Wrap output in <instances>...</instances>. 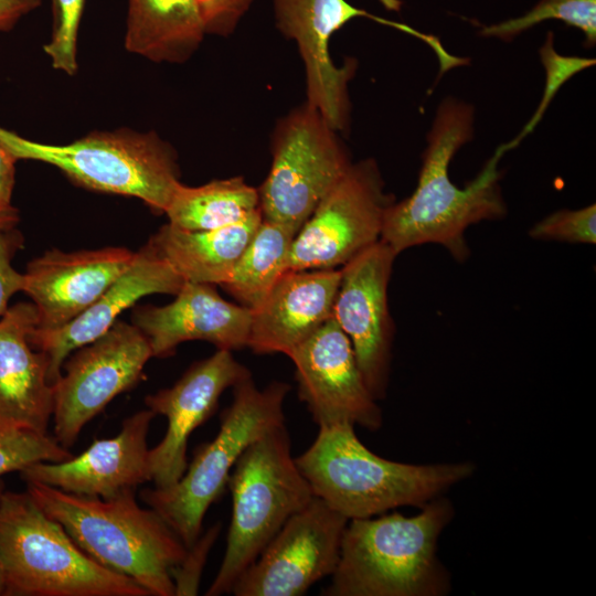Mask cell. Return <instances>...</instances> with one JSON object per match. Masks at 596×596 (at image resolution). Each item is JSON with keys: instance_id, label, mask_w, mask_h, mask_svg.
Instances as JSON below:
<instances>
[{"instance_id": "21", "label": "cell", "mask_w": 596, "mask_h": 596, "mask_svg": "<svg viewBox=\"0 0 596 596\" xmlns=\"http://www.w3.org/2000/svg\"><path fill=\"white\" fill-rule=\"evenodd\" d=\"M340 269L286 270L251 311L247 347L287 356L333 315Z\"/></svg>"}, {"instance_id": "18", "label": "cell", "mask_w": 596, "mask_h": 596, "mask_svg": "<svg viewBox=\"0 0 596 596\" xmlns=\"http://www.w3.org/2000/svg\"><path fill=\"white\" fill-rule=\"evenodd\" d=\"M126 247L63 252L54 248L31 260L23 288L38 315L36 329L61 328L86 310L134 262Z\"/></svg>"}, {"instance_id": "10", "label": "cell", "mask_w": 596, "mask_h": 596, "mask_svg": "<svg viewBox=\"0 0 596 596\" xmlns=\"http://www.w3.org/2000/svg\"><path fill=\"white\" fill-rule=\"evenodd\" d=\"M394 202L374 159L352 162L294 237L288 269L342 267L381 240Z\"/></svg>"}, {"instance_id": "12", "label": "cell", "mask_w": 596, "mask_h": 596, "mask_svg": "<svg viewBox=\"0 0 596 596\" xmlns=\"http://www.w3.org/2000/svg\"><path fill=\"white\" fill-rule=\"evenodd\" d=\"M273 8L277 29L296 42L304 62L306 103L318 109L327 124L338 132L349 128L351 105L348 83L356 70L354 58L337 66L329 54L331 36L344 24L365 17L416 36L434 53L441 50L438 38L371 14L347 0H273Z\"/></svg>"}, {"instance_id": "3", "label": "cell", "mask_w": 596, "mask_h": 596, "mask_svg": "<svg viewBox=\"0 0 596 596\" xmlns=\"http://www.w3.org/2000/svg\"><path fill=\"white\" fill-rule=\"evenodd\" d=\"M295 460L313 496L348 520L421 508L476 470L470 461L415 465L383 458L348 423L319 426L313 443Z\"/></svg>"}, {"instance_id": "17", "label": "cell", "mask_w": 596, "mask_h": 596, "mask_svg": "<svg viewBox=\"0 0 596 596\" xmlns=\"http://www.w3.org/2000/svg\"><path fill=\"white\" fill-rule=\"evenodd\" d=\"M155 416L149 408L139 411L124 419L115 437L96 439L81 455L63 461L30 465L19 471L20 477L25 482L102 499L135 490L151 480L147 437Z\"/></svg>"}, {"instance_id": "6", "label": "cell", "mask_w": 596, "mask_h": 596, "mask_svg": "<svg viewBox=\"0 0 596 596\" xmlns=\"http://www.w3.org/2000/svg\"><path fill=\"white\" fill-rule=\"evenodd\" d=\"M226 486L232 496L231 523L223 561L207 596L231 594L238 576L283 524L315 497L291 454L285 423L247 446Z\"/></svg>"}, {"instance_id": "11", "label": "cell", "mask_w": 596, "mask_h": 596, "mask_svg": "<svg viewBox=\"0 0 596 596\" xmlns=\"http://www.w3.org/2000/svg\"><path fill=\"white\" fill-rule=\"evenodd\" d=\"M150 358L151 348L143 333L120 320L73 351L54 384V438L64 448L72 447L91 419L139 383Z\"/></svg>"}, {"instance_id": "34", "label": "cell", "mask_w": 596, "mask_h": 596, "mask_svg": "<svg viewBox=\"0 0 596 596\" xmlns=\"http://www.w3.org/2000/svg\"><path fill=\"white\" fill-rule=\"evenodd\" d=\"M23 243L24 237L17 227L0 231V318L8 310L11 297L23 288V273L12 265Z\"/></svg>"}, {"instance_id": "31", "label": "cell", "mask_w": 596, "mask_h": 596, "mask_svg": "<svg viewBox=\"0 0 596 596\" xmlns=\"http://www.w3.org/2000/svg\"><path fill=\"white\" fill-rule=\"evenodd\" d=\"M540 56L546 71V82L542 103L540 104L536 113L529 121V124L524 127L522 132L513 140L503 145L507 151L517 147L520 141L533 130V128L542 117L546 106L550 104L551 99L562 86V84L565 83L574 74L590 67L596 62L595 58L563 56L556 53L553 46L552 32H549L546 34V40L540 49Z\"/></svg>"}, {"instance_id": "5", "label": "cell", "mask_w": 596, "mask_h": 596, "mask_svg": "<svg viewBox=\"0 0 596 596\" xmlns=\"http://www.w3.org/2000/svg\"><path fill=\"white\" fill-rule=\"evenodd\" d=\"M1 596H150L86 554L25 492L0 499Z\"/></svg>"}, {"instance_id": "29", "label": "cell", "mask_w": 596, "mask_h": 596, "mask_svg": "<svg viewBox=\"0 0 596 596\" xmlns=\"http://www.w3.org/2000/svg\"><path fill=\"white\" fill-rule=\"evenodd\" d=\"M85 0H54L55 28L44 45L52 66L74 75L77 72V33Z\"/></svg>"}, {"instance_id": "9", "label": "cell", "mask_w": 596, "mask_h": 596, "mask_svg": "<svg viewBox=\"0 0 596 596\" xmlns=\"http://www.w3.org/2000/svg\"><path fill=\"white\" fill-rule=\"evenodd\" d=\"M272 164L258 190L263 220L296 234L352 161L321 114L306 102L280 118L272 138Z\"/></svg>"}, {"instance_id": "33", "label": "cell", "mask_w": 596, "mask_h": 596, "mask_svg": "<svg viewBox=\"0 0 596 596\" xmlns=\"http://www.w3.org/2000/svg\"><path fill=\"white\" fill-rule=\"evenodd\" d=\"M205 34L228 36L254 0H194Z\"/></svg>"}, {"instance_id": "25", "label": "cell", "mask_w": 596, "mask_h": 596, "mask_svg": "<svg viewBox=\"0 0 596 596\" xmlns=\"http://www.w3.org/2000/svg\"><path fill=\"white\" fill-rule=\"evenodd\" d=\"M257 209L258 190L242 177H233L199 187L181 182L164 214L173 226L203 231L235 223Z\"/></svg>"}, {"instance_id": "27", "label": "cell", "mask_w": 596, "mask_h": 596, "mask_svg": "<svg viewBox=\"0 0 596 596\" xmlns=\"http://www.w3.org/2000/svg\"><path fill=\"white\" fill-rule=\"evenodd\" d=\"M560 20L584 34V46L596 44V0H540L521 17L483 26L482 36L511 42L521 33L546 20Z\"/></svg>"}, {"instance_id": "13", "label": "cell", "mask_w": 596, "mask_h": 596, "mask_svg": "<svg viewBox=\"0 0 596 596\" xmlns=\"http://www.w3.org/2000/svg\"><path fill=\"white\" fill-rule=\"evenodd\" d=\"M348 519L313 497L236 579L235 596H300L337 568Z\"/></svg>"}, {"instance_id": "35", "label": "cell", "mask_w": 596, "mask_h": 596, "mask_svg": "<svg viewBox=\"0 0 596 596\" xmlns=\"http://www.w3.org/2000/svg\"><path fill=\"white\" fill-rule=\"evenodd\" d=\"M41 4L42 0H0V33L11 31Z\"/></svg>"}, {"instance_id": "24", "label": "cell", "mask_w": 596, "mask_h": 596, "mask_svg": "<svg viewBox=\"0 0 596 596\" xmlns=\"http://www.w3.org/2000/svg\"><path fill=\"white\" fill-rule=\"evenodd\" d=\"M205 35L194 0H128L125 47L130 53L156 63H183Z\"/></svg>"}, {"instance_id": "28", "label": "cell", "mask_w": 596, "mask_h": 596, "mask_svg": "<svg viewBox=\"0 0 596 596\" xmlns=\"http://www.w3.org/2000/svg\"><path fill=\"white\" fill-rule=\"evenodd\" d=\"M73 457L54 436L22 427L0 428V478L40 461L58 462Z\"/></svg>"}, {"instance_id": "30", "label": "cell", "mask_w": 596, "mask_h": 596, "mask_svg": "<svg viewBox=\"0 0 596 596\" xmlns=\"http://www.w3.org/2000/svg\"><path fill=\"white\" fill-rule=\"evenodd\" d=\"M534 240L558 241L571 244H596V205L562 209L536 222L529 231Z\"/></svg>"}, {"instance_id": "32", "label": "cell", "mask_w": 596, "mask_h": 596, "mask_svg": "<svg viewBox=\"0 0 596 596\" xmlns=\"http://www.w3.org/2000/svg\"><path fill=\"white\" fill-rule=\"evenodd\" d=\"M221 531L216 523L187 550L183 560L172 570L171 577L174 584V596L196 595L202 570L207 555Z\"/></svg>"}, {"instance_id": "39", "label": "cell", "mask_w": 596, "mask_h": 596, "mask_svg": "<svg viewBox=\"0 0 596 596\" xmlns=\"http://www.w3.org/2000/svg\"><path fill=\"white\" fill-rule=\"evenodd\" d=\"M4 490H6L4 489V482L0 478V499H1V496H2ZM1 594H2V586H1V578H0V596H1Z\"/></svg>"}, {"instance_id": "15", "label": "cell", "mask_w": 596, "mask_h": 596, "mask_svg": "<svg viewBox=\"0 0 596 596\" xmlns=\"http://www.w3.org/2000/svg\"><path fill=\"white\" fill-rule=\"evenodd\" d=\"M298 395L318 426L340 423L371 432L381 428L382 411L362 376L352 344L331 317L289 355Z\"/></svg>"}, {"instance_id": "1", "label": "cell", "mask_w": 596, "mask_h": 596, "mask_svg": "<svg viewBox=\"0 0 596 596\" xmlns=\"http://www.w3.org/2000/svg\"><path fill=\"white\" fill-rule=\"evenodd\" d=\"M473 119L475 109L466 102L447 97L439 104L427 134L416 188L385 214L381 241L397 255L414 246L437 244L462 263L470 254L466 230L507 215L500 187L499 162L507 152L502 145L464 188L449 177L451 159L473 137Z\"/></svg>"}, {"instance_id": "20", "label": "cell", "mask_w": 596, "mask_h": 596, "mask_svg": "<svg viewBox=\"0 0 596 596\" xmlns=\"http://www.w3.org/2000/svg\"><path fill=\"white\" fill-rule=\"evenodd\" d=\"M184 280L148 242L136 252L131 265L79 316L54 330L34 328L31 345L45 353L49 381L55 384L62 366L76 349L104 334L120 313L152 294L177 295Z\"/></svg>"}, {"instance_id": "2", "label": "cell", "mask_w": 596, "mask_h": 596, "mask_svg": "<svg viewBox=\"0 0 596 596\" xmlns=\"http://www.w3.org/2000/svg\"><path fill=\"white\" fill-rule=\"evenodd\" d=\"M455 515L439 496L406 517L398 512L351 519L324 596H444L448 570L437 556L438 539Z\"/></svg>"}, {"instance_id": "23", "label": "cell", "mask_w": 596, "mask_h": 596, "mask_svg": "<svg viewBox=\"0 0 596 596\" xmlns=\"http://www.w3.org/2000/svg\"><path fill=\"white\" fill-rule=\"evenodd\" d=\"M262 221L257 209L212 230L189 231L167 223L148 242L184 281L221 286Z\"/></svg>"}, {"instance_id": "36", "label": "cell", "mask_w": 596, "mask_h": 596, "mask_svg": "<svg viewBox=\"0 0 596 596\" xmlns=\"http://www.w3.org/2000/svg\"><path fill=\"white\" fill-rule=\"evenodd\" d=\"M17 160L0 143V210L12 205V194L15 183Z\"/></svg>"}, {"instance_id": "26", "label": "cell", "mask_w": 596, "mask_h": 596, "mask_svg": "<svg viewBox=\"0 0 596 596\" xmlns=\"http://www.w3.org/2000/svg\"><path fill=\"white\" fill-rule=\"evenodd\" d=\"M295 236L287 226L263 220L221 287L238 305L256 309L288 270Z\"/></svg>"}, {"instance_id": "16", "label": "cell", "mask_w": 596, "mask_h": 596, "mask_svg": "<svg viewBox=\"0 0 596 596\" xmlns=\"http://www.w3.org/2000/svg\"><path fill=\"white\" fill-rule=\"evenodd\" d=\"M248 376L249 370L235 360L232 351L217 349L193 363L172 386L145 397L147 408L168 422L163 438L149 450L156 488L171 487L183 476L189 437L212 416L222 393Z\"/></svg>"}, {"instance_id": "37", "label": "cell", "mask_w": 596, "mask_h": 596, "mask_svg": "<svg viewBox=\"0 0 596 596\" xmlns=\"http://www.w3.org/2000/svg\"><path fill=\"white\" fill-rule=\"evenodd\" d=\"M20 221L19 210L11 206L6 210H0V231L14 228Z\"/></svg>"}, {"instance_id": "14", "label": "cell", "mask_w": 596, "mask_h": 596, "mask_svg": "<svg viewBox=\"0 0 596 596\" xmlns=\"http://www.w3.org/2000/svg\"><path fill=\"white\" fill-rule=\"evenodd\" d=\"M397 254L379 241L340 269L333 319L349 338L362 376L373 397L385 398L394 327L389 284Z\"/></svg>"}, {"instance_id": "8", "label": "cell", "mask_w": 596, "mask_h": 596, "mask_svg": "<svg viewBox=\"0 0 596 596\" xmlns=\"http://www.w3.org/2000/svg\"><path fill=\"white\" fill-rule=\"evenodd\" d=\"M285 382L257 387L252 376L233 386V401L221 414L220 429L201 445L183 476L171 487L145 489L141 500L157 511L190 547L202 533L209 507L223 493L243 451L268 429L284 424Z\"/></svg>"}, {"instance_id": "19", "label": "cell", "mask_w": 596, "mask_h": 596, "mask_svg": "<svg viewBox=\"0 0 596 596\" xmlns=\"http://www.w3.org/2000/svg\"><path fill=\"white\" fill-rule=\"evenodd\" d=\"M164 306H135L131 323L147 338L152 356L166 358L187 341L202 340L221 350L247 347L251 310L220 296L215 285L184 281Z\"/></svg>"}, {"instance_id": "4", "label": "cell", "mask_w": 596, "mask_h": 596, "mask_svg": "<svg viewBox=\"0 0 596 596\" xmlns=\"http://www.w3.org/2000/svg\"><path fill=\"white\" fill-rule=\"evenodd\" d=\"M26 491L100 565L132 578L150 596H174L171 572L188 547L157 511L137 503L135 490L102 499L26 482Z\"/></svg>"}, {"instance_id": "7", "label": "cell", "mask_w": 596, "mask_h": 596, "mask_svg": "<svg viewBox=\"0 0 596 596\" xmlns=\"http://www.w3.org/2000/svg\"><path fill=\"white\" fill-rule=\"evenodd\" d=\"M0 143L17 161L51 164L76 184L139 199L157 214L166 213L181 183L175 151L155 132L96 131L51 145L0 127Z\"/></svg>"}, {"instance_id": "22", "label": "cell", "mask_w": 596, "mask_h": 596, "mask_svg": "<svg viewBox=\"0 0 596 596\" xmlns=\"http://www.w3.org/2000/svg\"><path fill=\"white\" fill-rule=\"evenodd\" d=\"M38 324L32 302H18L0 318V428L46 434L54 411V385L44 352L29 334Z\"/></svg>"}, {"instance_id": "38", "label": "cell", "mask_w": 596, "mask_h": 596, "mask_svg": "<svg viewBox=\"0 0 596 596\" xmlns=\"http://www.w3.org/2000/svg\"><path fill=\"white\" fill-rule=\"evenodd\" d=\"M381 3L389 10L400 11L402 2L400 0H380Z\"/></svg>"}]
</instances>
